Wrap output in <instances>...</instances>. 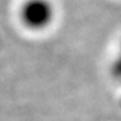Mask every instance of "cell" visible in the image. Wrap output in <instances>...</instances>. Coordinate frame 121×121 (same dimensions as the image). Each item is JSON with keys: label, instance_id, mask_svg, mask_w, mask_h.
<instances>
[{"label": "cell", "instance_id": "obj_1", "mask_svg": "<svg viewBox=\"0 0 121 121\" xmlns=\"http://www.w3.org/2000/svg\"><path fill=\"white\" fill-rule=\"evenodd\" d=\"M18 13L24 27L30 31L40 32L53 24L55 6L52 0H24Z\"/></svg>", "mask_w": 121, "mask_h": 121}, {"label": "cell", "instance_id": "obj_2", "mask_svg": "<svg viewBox=\"0 0 121 121\" xmlns=\"http://www.w3.org/2000/svg\"><path fill=\"white\" fill-rule=\"evenodd\" d=\"M112 72L118 78H121V43H120V47H119V51H118V56L114 60L113 66H112Z\"/></svg>", "mask_w": 121, "mask_h": 121}]
</instances>
